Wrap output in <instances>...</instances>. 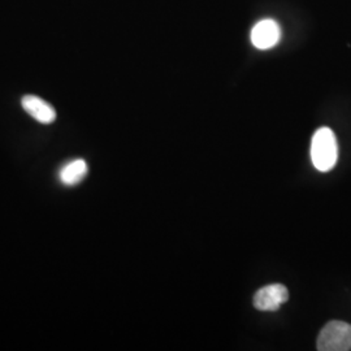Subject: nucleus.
<instances>
[{"mask_svg":"<svg viewBox=\"0 0 351 351\" xmlns=\"http://www.w3.org/2000/svg\"><path fill=\"white\" fill-rule=\"evenodd\" d=\"M319 351L351 350V326L345 322H329L317 337Z\"/></svg>","mask_w":351,"mask_h":351,"instance_id":"2","label":"nucleus"},{"mask_svg":"<svg viewBox=\"0 0 351 351\" xmlns=\"http://www.w3.org/2000/svg\"><path fill=\"white\" fill-rule=\"evenodd\" d=\"M281 38V29L275 20H262L251 30V42L259 50L275 47Z\"/></svg>","mask_w":351,"mask_h":351,"instance_id":"4","label":"nucleus"},{"mask_svg":"<svg viewBox=\"0 0 351 351\" xmlns=\"http://www.w3.org/2000/svg\"><path fill=\"white\" fill-rule=\"evenodd\" d=\"M88 175V164L82 159H75L64 165L60 171V181L66 186H75Z\"/></svg>","mask_w":351,"mask_h":351,"instance_id":"6","label":"nucleus"},{"mask_svg":"<svg viewBox=\"0 0 351 351\" xmlns=\"http://www.w3.org/2000/svg\"><path fill=\"white\" fill-rule=\"evenodd\" d=\"M21 103H23V107L26 112L29 113L33 119H36L40 124L49 125L56 120L55 108L51 106L50 103L40 99L39 97L25 95Z\"/></svg>","mask_w":351,"mask_h":351,"instance_id":"5","label":"nucleus"},{"mask_svg":"<svg viewBox=\"0 0 351 351\" xmlns=\"http://www.w3.org/2000/svg\"><path fill=\"white\" fill-rule=\"evenodd\" d=\"M339 145L332 129L320 128L315 132L311 142V160L320 172H329L337 164Z\"/></svg>","mask_w":351,"mask_h":351,"instance_id":"1","label":"nucleus"},{"mask_svg":"<svg viewBox=\"0 0 351 351\" xmlns=\"http://www.w3.org/2000/svg\"><path fill=\"white\" fill-rule=\"evenodd\" d=\"M289 300V290L282 284H271L256 291L254 306L259 311L274 313Z\"/></svg>","mask_w":351,"mask_h":351,"instance_id":"3","label":"nucleus"}]
</instances>
